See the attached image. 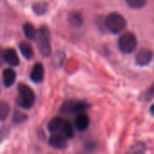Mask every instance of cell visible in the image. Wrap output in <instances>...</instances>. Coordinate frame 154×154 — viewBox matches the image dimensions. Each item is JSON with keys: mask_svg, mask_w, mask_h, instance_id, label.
Instances as JSON below:
<instances>
[{"mask_svg": "<svg viewBox=\"0 0 154 154\" xmlns=\"http://www.w3.org/2000/svg\"><path fill=\"white\" fill-rule=\"evenodd\" d=\"M150 112H151V114H152V116L154 117V104L151 106V108H150Z\"/></svg>", "mask_w": 154, "mask_h": 154, "instance_id": "obj_25", "label": "cell"}, {"mask_svg": "<svg viewBox=\"0 0 154 154\" xmlns=\"http://www.w3.org/2000/svg\"><path fill=\"white\" fill-rule=\"evenodd\" d=\"M69 22L71 25L76 26V27H79V26L83 25L84 19L80 14H79L77 12H73V13H70L69 14Z\"/></svg>", "mask_w": 154, "mask_h": 154, "instance_id": "obj_16", "label": "cell"}, {"mask_svg": "<svg viewBox=\"0 0 154 154\" xmlns=\"http://www.w3.org/2000/svg\"><path fill=\"white\" fill-rule=\"evenodd\" d=\"M89 124H90V119H89V116L86 113L78 114L74 120L75 128L79 132L86 131L88 128Z\"/></svg>", "mask_w": 154, "mask_h": 154, "instance_id": "obj_8", "label": "cell"}, {"mask_svg": "<svg viewBox=\"0 0 154 154\" xmlns=\"http://www.w3.org/2000/svg\"><path fill=\"white\" fill-rule=\"evenodd\" d=\"M10 111H11V108H10L9 104L4 100H1L0 101V121H5L8 117Z\"/></svg>", "mask_w": 154, "mask_h": 154, "instance_id": "obj_18", "label": "cell"}, {"mask_svg": "<svg viewBox=\"0 0 154 154\" xmlns=\"http://www.w3.org/2000/svg\"><path fill=\"white\" fill-rule=\"evenodd\" d=\"M3 61H4V51L0 47V65L3 63Z\"/></svg>", "mask_w": 154, "mask_h": 154, "instance_id": "obj_24", "label": "cell"}, {"mask_svg": "<svg viewBox=\"0 0 154 154\" xmlns=\"http://www.w3.org/2000/svg\"><path fill=\"white\" fill-rule=\"evenodd\" d=\"M126 23L125 17L116 12L109 14L105 19V25L106 29L114 34H118L123 32L126 27Z\"/></svg>", "mask_w": 154, "mask_h": 154, "instance_id": "obj_1", "label": "cell"}, {"mask_svg": "<svg viewBox=\"0 0 154 154\" xmlns=\"http://www.w3.org/2000/svg\"><path fill=\"white\" fill-rule=\"evenodd\" d=\"M16 79V73L12 69H5L3 71V83L5 88H10L14 85Z\"/></svg>", "mask_w": 154, "mask_h": 154, "instance_id": "obj_11", "label": "cell"}, {"mask_svg": "<svg viewBox=\"0 0 154 154\" xmlns=\"http://www.w3.org/2000/svg\"><path fill=\"white\" fill-rule=\"evenodd\" d=\"M36 43L40 53L43 57H49L51 53L50 31L47 26H41L37 31Z\"/></svg>", "mask_w": 154, "mask_h": 154, "instance_id": "obj_2", "label": "cell"}, {"mask_svg": "<svg viewBox=\"0 0 154 154\" xmlns=\"http://www.w3.org/2000/svg\"><path fill=\"white\" fill-rule=\"evenodd\" d=\"M48 9H49L48 4L43 1H38L32 5V11L34 14H36L38 15L45 14L48 12Z\"/></svg>", "mask_w": 154, "mask_h": 154, "instance_id": "obj_15", "label": "cell"}, {"mask_svg": "<svg viewBox=\"0 0 154 154\" xmlns=\"http://www.w3.org/2000/svg\"><path fill=\"white\" fill-rule=\"evenodd\" d=\"M23 33L25 35V37L29 40L32 41H35L36 40V36H37V30L35 29V27L31 23H26L23 25Z\"/></svg>", "mask_w": 154, "mask_h": 154, "instance_id": "obj_14", "label": "cell"}, {"mask_svg": "<svg viewBox=\"0 0 154 154\" xmlns=\"http://www.w3.org/2000/svg\"><path fill=\"white\" fill-rule=\"evenodd\" d=\"M153 51L152 50L147 49V48H142L136 53L135 60H136V63L139 66L144 67V66L149 65L152 62V60L153 59Z\"/></svg>", "mask_w": 154, "mask_h": 154, "instance_id": "obj_6", "label": "cell"}, {"mask_svg": "<svg viewBox=\"0 0 154 154\" xmlns=\"http://www.w3.org/2000/svg\"><path fill=\"white\" fill-rule=\"evenodd\" d=\"M8 134H9V129L8 128H2V129H0V143L6 139Z\"/></svg>", "mask_w": 154, "mask_h": 154, "instance_id": "obj_23", "label": "cell"}, {"mask_svg": "<svg viewBox=\"0 0 154 154\" xmlns=\"http://www.w3.org/2000/svg\"><path fill=\"white\" fill-rule=\"evenodd\" d=\"M18 93L19 95L16 99L17 105L24 109L31 108L35 102V94L32 89L25 84H19Z\"/></svg>", "mask_w": 154, "mask_h": 154, "instance_id": "obj_3", "label": "cell"}, {"mask_svg": "<svg viewBox=\"0 0 154 154\" xmlns=\"http://www.w3.org/2000/svg\"><path fill=\"white\" fill-rule=\"evenodd\" d=\"M27 116L24 115L23 113H21V112H18V111H15L13 115V121L16 124H21V123H23L27 120Z\"/></svg>", "mask_w": 154, "mask_h": 154, "instance_id": "obj_22", "label": "cell"}, {"mask_svg": "<svg viewBox=\"0 0 154 154\" xmlns=\"http://www.w3.org/2000/svg\"><path fill=\"white\" fill-rule=\"evenodd\" d=\"M19 49L22 53V55L26 59V60H32L33 57V49L31 46L30 43L26 42H22L19 44Z\"/></svg>", "mask_w": 154, "mask_h": 154, "instance_id": "obj_13", "label": "cell"}, {"mask_svg": "<svg viewBox=\"0 0 154 154\" xmlns=\"http://www.w3.org/2000/svg\"><path fill=\"white\" fill-rule=\"evenodd\" d=\"M146 151V145L143 143H138L136 144H134V146H132L130 148V150H128L127 152H131V153H143Z\"/></svg>", "mask_w": 154, "mask_h": 154, "instance_id": "obj_21", "label": "cell"}, {"mask_svg": "<svg viewBox=\"0 0 154 154\" xmlns=\"http://www.w3.org/2000/svg\"><path fill=\"white\" fill-rule=\"evenodd\" d=\"M154 97V82L140 96V100L143 102H149Z\"/></svg>", "mask_w": 154, "mask_h": 154, "instance_id": "obj_19", "label": "cell"}, {"mask_svg": "<svg viewBox=\"0 0 154 154\" xmlns=\"http://www.w3.org/2000/svg\"><path fill=\"white\" fill-rule=\"evenodd\" d=\"M49 144L56 150H65L68 147L67 138L60 133H54L49 139Z\"/></svg>", "mask_w": 154, "mask_h": 154, "instance_id": "obj_7", "label": "cell"}, {"mask_svg": "<svg viewBox=\"0 0 154 154\" xmlns=\"http://www.w3.org/2000/svg\"><path fill=\"white\" fill-rule=\"evenodd\" d=\"M64 121L65 120L62 119L61 117H54V118H52L48 124V130L51 134L60 133L61 128H62L63 124H64Z\"/></svg>", "mask_w": 154, "mask_h": 154, "instance_id": "obj_12", "label": "cell"}, {"mask_svg": "<svg viewBox=\"0 0 154 154\" xmlns=\"http://www.w3.org/2000/svg\"><path fill=\"white\" fill-rule=\"evenodd\" d=\"M4 61L12 67H17L19 65V57L16 51L11 48L4 50Z\"/></svg>", "mask_w": 154, "mask_h": 154, "instance_id": "obj_10", "label": "cell"}, {"mask_svg": "<svg viewBox=\"0 0 154 154\" xmlns=\"http://www.w3.org/2000/svg\"><path fill=\"white\" fill-rule=\"evenodd\" d=\"M60 134H62L67 139H71L74 137V129H73V126L69 121H68V120L64 121Z\"/></svg>", "mask_w": 154, "mask_h": 154, "instance_id": "obj_17", "label": "cell"}, {"mask_svg": "<svg viewBox=\"0 0 154 154\" xmlns=\"http://www.w3.org/2000/svg\"><path fill=\"white\" fill-rule=\"evenodd\" d=\"M126 3L134 9H141L146 5L147 0H126Z\"/></svg>", "mask_w": 154, "mask_h": 154, "instance_id": "obj_20", "label": "cell"}, {"mask_svg": "<svg viewBox=\"0 0 154 154\" xmlns=\"http://www.w3.org/2000/svg\"><path fill=\"white\" fill-rule=\"evenodd\" d=\"M89 107L90 105L86 101H77L70 99L62 104L60 112L64 115H78L80 113H85Z\"/></svg>", "mask_w": 154, "mask_h": 154, "instance_id": "obj_4", "label": "cell"}, {"mask_svg": "<svg viewBox=\"0 0 154 154\" xmlns=\"http://www.w3.org/2000/svg\"><path fill=\"white\" fill-rule=\"evenodd\" d=\"M137 44L138 42L136 36L131 32H124L118 40V48L123 53L125 54L133 53L135 51Z\"/></svg>", "mask_w": 154, "mask_h": 154, "instance_id": "obj_5", "label": "cell"}, {"mask_svg": "<svg viewBox=\"0 0 154 154\" xmlns=\"http://www.w3.org/2000/svg\"><path fill=\"white\" fill-rule=\"evenodd\" d=\"M31 79L34 83H41L44 79V68L43 65L40 62H37L33 65V68L30 74Z\"/></svg>", "mask_w": 154, "mask_h": 154, "instance_id": "obj_9", "label": "cell"}]
</instances>
